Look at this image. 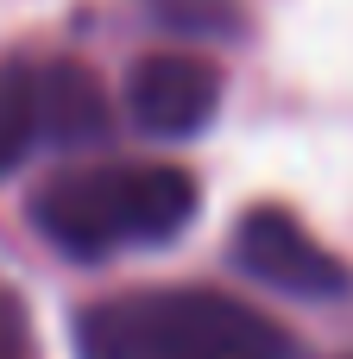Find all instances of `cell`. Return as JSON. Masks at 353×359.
<instances>
[{"instance_id":"6","label":"cell","mask_w":353,"mask_h":359,"mask_svg":"<svg viewBox=\"0 0 353 359\" xmlns=\"http://www.w3.org/2000/svg\"><path fill=\"white\" fill-rule=\"evenodd\" d=\"M38 145V114H32V69L0 63V177Z\"/></svg>"},{"instance_id":"7","label":"cell","mask_w":353,"mask_h":359,"mask_svg":"<svg viewBox=\"0 0 353 359\" xmlns=\"http://www.w3.org/2000/svg\"><path fill=\"white\" fill-rule=\"evenodd\" d=\"M0 359H38L32 328H25V309H19V297L6 284H0Z\"/></svg>"},{"instance_id":"4","label":"cell","mask_w":353,"mask_h":359,"mask_svg":"<svg viewBox=\"0 0 353 359\" xmlns=\"http://www.w3.org/2000/svg\"><path fill=\"white\" fill-rule=\"evenodd\" d=\"M215 107H221V69L208 57L158 50V57H139L126 76V114L152 139H189L215 120Z\"/></svg>"},{"instance_id":"5","label":"cell","mask_w":353,"mask_h":359,"mask_svg":"<svg viewBox=\"0 0 353 359\" xmlns=\"http://www.w3.org/2000/svg\"><path fill=\"white\" fill-rule=\"evenodd\" d=\"M32 114H38V139H51L57 151H82L107 133V95L82 63H38Z\"/></svg>"},{"instance_id":"1","label":"cell","mask_w":353,"mask_h":359,"mask_svg":"<svg viewBox=\"0 0 353 359\" xmlns=\"http://www.w3.org/2000/svg\"><path fill=\"white\" fill-rule=\"evenodd\" d=\"M196 215V183L177 164H82L32 196V227L69 259H114L177 240Z\"/></svg>"},{"instance_id":"3","label":"cell","mask_w":353,"mask_h":359,"mask_svg":"<svg viewBox=\"0 0 353 359\" xmlns=\"http://www.w3.org/2000/svg\"><path fill=\"white\" fill-rule=\"evenodd\" d=\"M234 265L284 297H303V303H328V297L353 290V271L284 208H253L234 227Z\"/></svg>"},{"instance_id":"2","label":"cell","mask_w":353,"mask_h":359,"mask_svg":"<svg viewBox=\"0 0 353 359\" xmlns=\"http://www.w3.org/2000/svg\"><path fill=\"white\" fill-rule=\"evenodd\" d=\"M82 359H291V334L221 290H126L76 322Z\"/></svg>"}]
</instances>
